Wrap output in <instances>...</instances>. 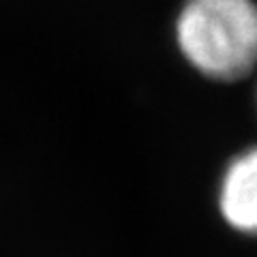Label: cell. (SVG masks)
<instances>
[{"mask_svg":"<svg viewBox=\"0 0 257 257\" xmlns=\"http://www.w3.org/2000/svg\"><path fill=\"white\" fill-rule=\"evenodd\" d=\"M176 32L187 60L212 79L236 82L257 67L255 0H187Z\"/></svg>","mask_w":257,"mask_h":257,"instance_id":"obj_1","label":"cell"},{"mask_svg":"<svg viewBox=\"0 0 257 257\" xmlns=\"http://www.w3.org/2000/svg\"><path fill=\"white\" fill-rule=\"evenodd\" d=\"M219 206L229 227L257 236V148L242 152L227 167Z\"/></svg>","mask_w":257,"mask_h":257,"instance_id":"obj_2","label":"cell"}]
</instances>
